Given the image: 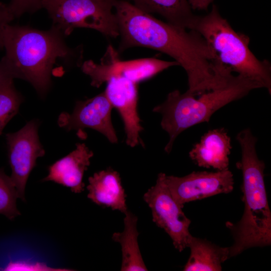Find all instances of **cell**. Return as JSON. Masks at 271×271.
I'll list each match as a JSON object with an SVG mask.
<instances>
[{"instance_id":"obj_1","label":"cell","mask_w":271,"mask_h":271,"mask_svg":"<svg viewBox=\"0 0 271 271\" xmlns=\"http://www.w3.org/2000/svg\"><path fill=\"white\" fill-rule=\"evenodd\" d=\"M114 10L121 38L119 54L129 48L142 47L170 56L186 71L187 91L193 95L221 86L231 75L218 64L197 32L158 20L126 0H115Z\"/></svg>"},{"instance_id":"obj_22","label":"cell","mask_w":271,"mask_h":271,"mask_svg":"<svg viewBox=\"0 0 271 271\" xmlns=\"http://www.w3.org/2000/svg\"><path fill=\"white\" fill-rule=\"evenodd\" d=\"M7 270H71L66 268H55L42 262H14L10 263L5 268Z\"/></svg>"},{"instance_id":"obj_11","label":"cell","mask_w":271,"mask_h":271,"mask_svg":"<svg viewBox=\"0 0 271 271\" xmlns=\"http://www.w3.org/2000/svg\"><path fill=\"white\" fill-rule=\"evenodd\" d=\"M112 108L103 91L92 98L77 101L71 114L63 112L60 115L58 124L67 130L91 128L103 134L110 143H116L118 139L111 118Z\"/></svg>"},{"instance_id":"obj_7","label":"cell","mask_w":271,"mask_h":271,"mask_svg":"<svg viewBox=\"0 0 271 271\" xmlns=\"http://www.w3.org/2000/svg\"><path fill=\"white\" fill-rule=\"evenodd\" d=\"M119 54L112 45H109L99 63L91 60L82 63L81 70L89 76L92 86L99 87L112 77H124L138 83L170 67L179 66L175 61L155 58L122 61Z\"/></svg>"},{"instance_id":"obj_8","label":"cell","mask_w":271,"mask_h":271,"mask_svg":"<svg viewBox=\"0 0 271 271\" xmlns=\"http://www.w3.org/2000/svg\"><path fill=\"white\" fill-rule=\"evenodd\" d=\"M166 174H158L156 184L144 195L143 198L152 210L153 221L171 238L180 252L187 247L191 220L182 211L183 206L173 198L166 182Z\"/></svg>"},{"instance_id":"obj_10","label":"cell","mask_w":271,"mask_h":271,"mask_svg":"<svg viewBox=\"0 0 271 271\" xmlns=\"http://www.w3.org/2000/svg\"><path fill=\"white\" fill-rule=\"evenodd\" d=\"M166 182L174 199L184 206L186 203L221 193L234 187L232 173L228 169L216 172H193L184 177L167 176Z\"/></svg>"},{"instance_id":"obj_4","label":"cell","mask_w":271,"mask_h":271,"mask_svg":"<svg viewBox=\"0 0 271 271\" xmlns=\"http://www.w3.org/2000/svg\"><path fill=\"white\" fill-rule=\"evenodd\" d=\"M260 88L262 87L258 82L237 74L232 75L224 84L201 93L198 98L188 91L183 93L178 90L170 92L166 100L153 109L154 112L162 115L161 127L169 136L165 152L170 153L176 139L184 130L208 122L221 108Z\"/></svg>"},{"instance_id":"obj_25","label":"cell","mask_w":271,"mask_h":271,"mask_svg":"<svg viewBox=\"0 0 271 271\" xmlns=\"http://www.w3.org/2000/svg\"><path fill=\"white\" fill-rule=\"evenodd\" d=\"M7 76H8L6 73L1 62H0V85L3 79Z\"/></svg>"},{"instance_id":"obj_9","label":"cell","mask_w":271,"mask_h":271,"mask_svg":"<svg viewBox=\"0 0 271 271\" xmlns=\"http://www.w3.org/2000/svg\"><path fill=\"white\" fill-rule=\"evenodd\" d=\"M38 122L32 120L18 131L6 135L11 178L18 198L25 201V189L29 175L36 165L37 158L45 153L38 136Z\"/></svg>"},{"instance_id":"obj_19","label":"cell","mask_w":271,"mask_h":271,"mask_svg":"<svg viewBox=\"0 0 271 271\" xmlns=\"http://www.w3.org/2000/svg\"><path fill=\"white\" fill-rule=\"evenodd\" d=\"M13 80L7 76L0 85V135L8 123L18 112L23 100L21 94L14 86Z\"/></svg>"},{"instance_id":"obj_23","label":"cell","mask_w":271,"mask_h":271,"mask_svg":"<svg viewBox=\"0 0 271 271\" xmlns=\"http://www.w3.org/2000/svg\"><path fill=\"white\" fill-rule=\"evenodd\" d=\"M15 18L9 5L0 2V50L4 49L5 29Z\"/></svg>"},{"instance_id":"obj_24","label":"cell","mask_w":271,"mask_h":271,"mask_svg":"<svg viewBox=\"0 0 271 271\" xmlns=\"http://www.w3.org/2000/svg\"><path fill=\"white\" fill-rule=\"evenodd\" d=\"M213 0H188V2L193 10L207 11L208 6Z\"/></svg>"},{"instance_id":"obj_17","label":"cell","mask_w":271,"mask_h":271,"mask_svg":"<svg viewBox=\"0 0 271 271\" xmlns=\"http://www.w3.org/2000/svg\"><path fill=\"white\" fill-rule=\"evenodd\" d=\"M139 9L150 14L156 13L168 22L192 30L198 16L193 14L188 0H128Z\"/></svg>"},{"instance_id":"obj_6","label":"cell","mask_w":271,"mask_h":271,"mask_svg":"<svg viewBox=\"0 0 271 271\" xmlns=\"http://www.w3.org/2000/svg\"><path fill=\"white\" fill-rule=\"evenodd\" d=\"M115 0H42L53 22L65 36L74 29L85 28L96 30L113 38L119 35L114 10Z\"/></svg>"},{"instance_id":"obj_12","label":"cell","mask_w":271,"mask_h":271,"mask_svg":"<svg viewBox=\"0 0 271 271\" xmlns=\"http://www.w3.org/2000/svg\"><path fill=\"white\" fill-rule=\"evenodd\" d=\"M106 83L104 93L122 119L126 143L134 147L141 144L140 133L144 129L137 110L138 83L124 77H112Z\"/></svg>"},{"instance_id":"obj_21","label":"cell","mask_w":271,"mask_h":271,"mask_svg":"<svg viewBox=\"0 0 271 271\" xmlns=\"http://www.w3.org/2000/svg\"><path fill=\"white\" fill-rule=\"evenodd\" d=\"M42 0H11L8 4L15 18L26 13H33L42 8Z\"/></svg>"},{"instance_id":"obj_16","label":"cell","mask_w":271,"mask_h":271,"mask_svg":"<svg viewBox=\"0 0 271 271\" xmlns=\"http://www.w3.org/2000/svg\"><path fill=\"white\" fill-rule=\"evenodd\" d=\"M187 247L191 253L185 271H220L222 263L229 258L228 247H221L205 239L191 235Z\"/></svg>"},{"instance_id":"obj_18","label":"cell","mask_w":271,"mask_h":271,"mask_svg":"<svg viewBox=\"0 0 271 271\" xmlns=\"http://www.w3.org/2000/svg\"><path fill=\"white\" fill-rule=\"evenodd\" d=\"M123 219L124 229L121 232H115L112 239L121 245L122 263L121 270H147L140 250L138 237L139 233L137 226L138 217L127 210Z\"/></svg>"},{"instance_id":"obj_5","label":"cell","mask_w":271,"mask_h":271,"mask_svg":"<svg viewBox=\"0 0 271 271\" xmlns=\"http://www.w3.org/2000/svg\"><path fill=\"white\" fill-rule=\"evenodd\" d=\"M192 30L204 38L218 64L258 82L270 94L269 62L255 56L249 48V37L236 32L215 5L208 14L197 17Z\"/></svg>"},{"instance_id":"obj_15","label":"cell","mask_w":271,"mask_h":271,"mask_svg":"<svg viewBox=\"0 0 271 271\" xmlns=\"http://www.w3.org/2000/svg\"><path fill=\"white\" fill-rule=\"evenodd\" d=\"M87 197L96 204L117 210L124 214L128 210L126 194L119 173L111 168L95 173L88 178Z\"/></svg>"},{"instance_id":"obj_2","label":"cell","mask_w":271,"mask_h":271,"mask_svg":"<svg viewBox=\"0 0 271 271\" xmlns=\"http://www.w3.org/2000/svg\"><path fill=\"white\" fill-rule=\"evenodd\" d=\"M65 37L53 25L48 30H40L9 24L4 32L5 55L0 62L8 76L28 81L43 97L59 60L78 67L83 63L82 47L70 48Z\"/></svg>"},{"instance_id":"obj_3","label":"cell","mask_w":271,"mask_h":271,"mask_svg":"<svg viewBox=\"0 0 271 271\" xmlns=\"http://www.w3.org/2000/svg\"><path fill=\"white\" fill-rule=\"evenodd\" d=\"M236 139L241 149V159L236 165L242 174L244 208L240 221L226 223L234 239L228 247L229 258L247 249L271 243V212L264 181L265 164L257 155V139L246 128L237 133Z\"/></svg>"},{"instance_id":"obj_20","label":"cell","mask_w":271,"mask_h":271,"mask_svg":"<svg viewBox=\"0 0 271 271\" xmlns=\"http://www.w3.org/2000/svg\"><path fill=\"white\" fill-rule=\"evenodd\" d=\"M18 198L16 188L10 177L0 168V214L13 220L21 213L17 208Z\"/></svg>"},{"instance_id":"obj_14","label":"cell","mask_w":271,"mask_h":271,"mask_svg":"<svg viewBox=\"0 0 271 271\" xmlns=\"http://www.w3.org/2000/svg\"><path fill=\"white\" fill-rule=\"evenodd\" d=\"M231 139L224 128L209 130L194 145L189 153L190 159L198 166L218 171L228 169Z\"/></svg>"},{"instance_id":"obj_13","label":"cell","mask_w":271,"mask_h":271,"mask_svg":"<svg viewBox=\"0 0 271 271\" xmlns=\"http://www.w3.org/2000/svg\"><path fill=\"white\" fill-rule=\"evenodd\" d=\"M93 156L84 144L78 143L74 151L49 167L48 175L42 181H52L80 193L84 190L83 177Z\"/></svg>"}]
</instances>
